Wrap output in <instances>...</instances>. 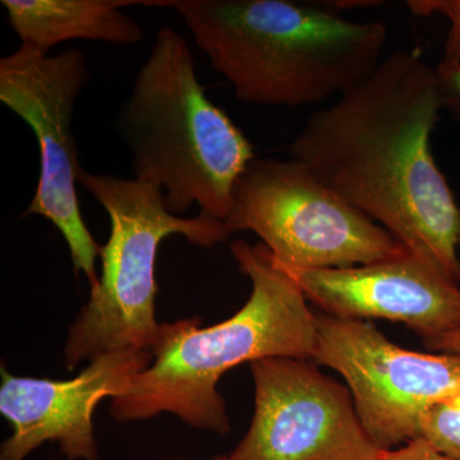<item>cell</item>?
Returning a JSON list of instances; mask_svg holds the SVG:
<instances>
[{
	"label": "cell",
	"instance_id": "18",
	"mask_svg": "<svg viewBox=\"0 0 460 460\" xmlns=\"http://www.w3.org/2000/svg\"><path fill=\"white\" fill-rule=\"evenodd\" d=\"M323 4L326 7L332 9V11L338 12V9H348V8H357V7H376L377 4H383L381 2H325Z\"/></svg>",
	"mask_w": 460,
	"mask_h": 460
},
{
	"label": "cell",
	"instance_id": "11",
	"mask_svg": "<svg viewBox=\"0 0 460 460\" xmlns=\"http://www.w3.org/2000/svg\"><path fill=\"white\" fill-rule=\"evenodd\" d=\"M284 270L295 278L307 301L330 316L398 321L423 341L460 329L459 284L410 251L354 268Z\"/></svg>",
	"mask_w": 460,
	"mask_h": 460
},
{
	"label": "cell",
	"instance_id": "14",
	"mask_svg": "<svg viewBox=\"0 0 460 460\" xmlns=\"http://www.w3.org/2000/svg\"><path fill=\"white\" fill-rule=\"evenodd\" d=\"M407 7L416 16L441 14L452 23L441 62L460 65V0H410Z\"/></svg>",
	"mask_w": 460,
	"mask_h": 460
},
{
	"label": "cell",
	"instance_id": "12",
	"mask_svg": "<svg viewBox=\"0 0 460 460\" xmlns=\"http://www.w3.org/2000/svg\"><path fill=\"white\" fill-rule=\"evenodd\" d=\"M147 0H2L8 22L22 45L49 54L69 40L135 45L144 39L141 26L123 13Z\"/></svg>",
	"mask_w": 460,
	"mask_h": 460
},
{
	"label": "cell",
	"instance_id": "17",
	"mask_svg": "<svg viewBox=\"0 0 460 460\" xmlns=\"http://www.w3.org/2000/svg\"><path fill=\"white\" fill-rule=\"evenodd\" d=\"M426 348L438 353H449L460 356V329L453 330L447 334L423 341Z\"/></svg>",
	"mask_w": 460,
	"mask_h": 460
},
{
	"label": "cell",
	"instance_id": "7",
	"mask_svg": "<svg viewBox=\"0 0 460 460\" xmlns=\"http://www.w3.org/2000/svg\"><path fill=\"white\" fill-rule=\"evenodd\" d=\"M86 57L68 49L50 57L21 44L0 59V102L35 133L40 147V178L23 217L39 215L62 233L75 275L90 288L99 283L96 243L81 215L77 184L84 171L72 122L75 102L90 84Z\"/></svg>",
	"mask_w": 460,
	"mask_h": 460
},
{
	"label": "cell",
	"instance_id": "6",
	"mask_svg": "<svg viewBox=\"0 0 460 460\" xmlns=\"http://www.w3.org/2000/svg\"><path fill=\"white\" fill-rule=\"evenodd\" d=\"M229 235L255 233L283 269H345L395 259L401 242L295 159L255 157L226 220Z\"/></svg>",
	"mask_w": 460,
	"mask_h": 460
},
{
	"label": "cell",
	"instance_id": "3",
	"mask_svg": "<svg viewBox=\"0 0 460 460\" xmlns=\"http://www.w3.org/2000/svg\"><path fill=\"white\" fill-rule=\"evenodd\" d=\"M174 8L215 71L242 102L316 104L370 77L387 27L353 22L321 4L290 0H157Z\"/></svg>",
	"mask_w": 460,
	"mask_h": 460
},
{
	"label": "cell",
	"instance_id": "13",
	"mask_svg": "<svg viewBox=\"0 0 460 460\" xmlns=\"http://www.w3.org/2000/svg\"><path fill=\"white\" fill-rule=\"evenodd\" d=\"M420 438L438 452L460 460V394L435 402L420 420Z\"/></svg>",
	"mask_w": 460,
	"mask_h": 460
},
{
	"label": "cell",
	"instance_id": "2",
	"mask_svg": "<svg viewBox=\"0 0 460 460\" xmlns=\"http://www.w3.org/2000/svg\"><path fill=\"white\" fill-rule=\"evenodd\" d=\"M230 251L252 292L234 316L202 328L199 320L162 323L153 361L123 394L111 399L120 422L172 413L190 428L228 434L226 402L217 386L226 372L265 358L316 359L317 314L301 287L263 243L237 239Z\"/></svg>",
	"mask_w": 460,
	"mask_h": 460
},
{
	"label": "cell",
	"instance_id": "16",
	"mask_svg": "<svg viewBox=\"0 0 460 460\" xmlns=\"http://www.w3.org/2000/svg\"><path fill=\"white\" fill-rule=\"evenodd\" d=\"M383 460H456L444 456L429 444L425 438H420L405 444L401 449L389 450Z\"/></svg>",
	"mask_w": 460,
	"mask_h": 460
},
{
	"label": "cell",
	"instance_id": "8",
	"mask_svg": "<svg viewBox=\"0 0 460 460\" xmlns=\"http://www.w3.org/2000/svg\"><path fill=\"white\" fill-rule=\"evenodd\" d=\"M314 361L339 372L371 440L393 450L420 438V420L435 402L460 394V356L402 349L362 320L317 314Z\"/></svg>",
	"mask_w": 460,
	"mask_h": 460
},
{
	"label": "cell",
	"instance_id": "19",
	"mask_svg": "<svg viewBox=\"0 0 460 460\" xmlns=\"http://www.w3.org/2000/svg\"><path fill=\"white\" fill-rule=\"evenodd\" d=\"M168 460H183V459L175 458V459H168ZM210 460H229V458H228V456H215V458L210 459Z\"/></svg>",
	"mask_w": 460,
	"mask_h": 460
},
{
	"label": "cell",
	"instance_id": "5",
	"mask_svg": "<svg viewBox=\"0 0 460 460\" xmlns=\"http://www.w3.org/2000/svg\"><path fill=\"white\" fill-rule=\"evenodd\" d=\"M89 190L111 219L102 247L99 283L68 332L66 370L83 361L123 350L154 352L162 323L155 319V265L163 239L183 235L190 243L213 247L229 237L226 224L199 213L181 217L166 208L164 192L138 180L81 172Z\"/></svg>",
	"mask_w": 460,
	"mask_h": 460
},
{
	"label": "cell",
	"instance_id": "9",
	"mask_svg": "<svg viewBox=\"0 0 460 460\" xmlns=\"http://www.w3.org/2000/svg\"><path fill=\"white\" fill-rule=\"evenodd\" d=\"M255 413L229 460H383L352 393L310 359L250 363Z\"/></svg>",
	"mask_w": 460,
	"mask_h": 460
},
{
	"label": "cell",
	"instance_id": "1",
	"mask_svg": "<svg viewBox=\"0 0 460 460\" xmlns=\"http://www.w3.org/2000/svg\"><path fill=\"white\" fill-rule=\"evenodd\" d=\"M440 111L435 68L395 51L311 115L289 156L460 286V208L431 147Z\"/></svg>",
	"mask_w": 460,
	"mask_h": 460
},
{
	"label": "cell",
	"instance_id": "15",
	"mask_svg": "<svg viewBox=\"0 0 460 460\" xmlns=\"http://www.w3.org/2000/svg\"><path fill=\"white\" fill-rule=\"evenodd\" d=\"M435 77L441 111L460 123V65L440 62L435 66Z\"/></svg>",
	"mask_w": 460,
	"mask_h": 460
},
{
	"label": "cell",
	"instance_id": "4",
	"mask_svg": "<svg viewBox=\"0 0 460 460\" xmlns=\"http://www.w3.org/2000/svg\"><path fill=\"white\" fill-rule=\"evenodd\" d=\"M117 128L131 151L133 178L159 187L172 214L198 204L201 214L226 223L255 147L208 98L189 44L174 30L157 32Z\"/></svg>",
	"mask_w": 460,
	"mask_h": 460
},
{
	"label": "cell",
	"instance_id": "10",
	"mask_svg": "<svg viewBox=\"0 0 460 460\" xmlns=\"http://www.w3.org/2000/svg\"><path fill=\"white\" fill-rule=\"evenodd\" d=\"M153 353L105 354L69 380L14 376L2 366L0 411L12 426L0 460H25L47 441H57L69 460H98L93 414L105 398H117L153 361Z\"/></svg>",
	"mask_w": 460,
	"mask_h": 460
}]
</instances>
